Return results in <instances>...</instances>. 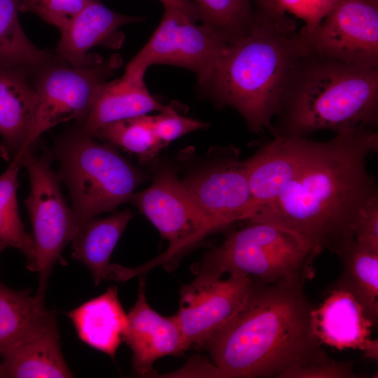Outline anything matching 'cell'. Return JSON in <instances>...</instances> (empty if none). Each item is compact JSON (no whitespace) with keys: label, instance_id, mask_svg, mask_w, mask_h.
Instances as JSON below:
<instances>
[{"label":"cell","instance_id":"cell-32","mask_svg":"<svg viewBox=\"0 0 378 378\" xmlns=\"http://www.w3.org/2000/svg\"><path fill=\"white\" fill-rule=\"evenodd\" d=\"M359 377L350 362L336 361L329 357L308 365L292 369L281 378H355Z\"/></svg>","mask_w":378,"mask_h":378},{"label":"cell","instance_id":"cell-14","mask_svg":"<svg viewBox=\"0 0 378 378\" xmlns=\"http://www.w3.org/2000/svg\"><path fill=\"white\" fill-rule=\"evenodd\" d=\"M141 20L115 13L99 0H90L60 32L61 38L54 52L60 62L73 66L97 64L103 58L90 53L89 50L97 46L120 48L125 35L119 28Z\"/></svg>","mask_w":378,"mask_h":378},{"label":"cell","instance_id":"cell-19","mask_svg":"<svg viewBox=\"0 0 378 378\" xmlns=\"http://www.w3.org/2000/svg\"><path fill=\"white\" fill-rule=\"evenodd\" d=\"M173 110V107L163 105L150 94L144 79L125 73L121 78L101 85L88 114L77 125L92 136L98 128L111 122L154 111Z\"/></svg>","mask_w":378,"mask_h":378},{"label":"cell","instance_id":"cell-10","mask_svg":"<svg viewBox=\"0 0 378 378\" xmlns=\"http://www.w3.org/2000/svg\"><path fill=\"white\" fill-rule=\"evenodd\" d=\"M226 43L207 25H196L181 10L164 6L159 26L127 64L125 73L144 78L153 64L178 66L195 72L200 85L207 88L217 57Z\"/></svg>","mask_w":378,"mask_h":378},{"label":"cell","instance_id":"cell-11","mask_svg":"<svg viewBox=\"0 0 378 378\" xmlns=\"http://www.w3.org/2000/svg\"><path fill=\"white\" fill-rule=\"evenodd\" d=\"M250 278L238 274L226 279L196 273L180 289V305L174 315L187 349L204 347L209 337L241 307L253 287Z\"/></svg>","mask_w":378,"mask_h":378},{"label":"cell","instance_id":"cell-15","mask_svg":"<svg viewBox=\"0 0 378 378\" xmlns=\"http://www.w3.org/2000/svg\"><path fill=\"white\" fill-rule=\"evenodd\" d=\"M315 142L305 136H275L244 160L251 196L246 220L274 200L295 178L310 156Z\"/></svg>","mask_w":378,"mask_h":378},{"label":"cell","instance_id":"cell-21","mask_svg":"<svg viewBox=\"0 0 378 378\" xmlns=\"http://www.w3.org/2000/svg\"><path fill=\"white\" fill-rule=\"evenodd\" d=\"M43 298L0 281V355L57 326L55 313L45 307Z\"/></svg>","mask_w":378,"mask_h":378},{"label":"cell","instance_id":"cell-26","mask_svg":"<svg viewBox=\"0 0 378 378\" xmlns=\"http://www.w3.org/2000/svg\"><path fill=\"white\" fill-rule=\"evenodd\" d=\"M21 167V158L16 157L0 175V241L20 251L27 258L29 269L35 258L33 237L24 230L17 200L18 176Z\"/></svg>","mask_w":378,"mask_h":378},{"label":"cell","instance_id":"cell-36","mask_svg":"<svg viewBox=\"0 0 378 378\" xmlns=\"http://www.w3.org/2000/svg\"><path fill=\"white\" fill-rule=\"evenodd\" d=\"M8 248L6 244L0 241V253L4 251L5 248Z\"/></svg>","mask_w":378,"mask_h":378},{"label":"cell","instance_id":"cell-24","mask_svg":"<svg viewBox=\"0 0 378 378\" xmlns=\"http://www.w3.org/2000/svg\"><path fill=\"white\" fill-rule=\"evenodd\" d=\"M338 256L343 271L335 285L354 296L375 326L378 319V251L354 240Z\"/></svg>","mask_w":378,"mask_h":378},{"label":"cell","instance_id":"cell-6","mask_svg":"<svg viewBox=\"0 0 378 378\" xmlns=\"http://www.w3.org/2000/svg\"><path fill=\"white\" fill-rule=\"evenodd\" d=\"M250 223L208 252L194 273L238 274L261 284L314 276L317 255L300 235L270 223Z\"/></svg>","mask_w":378,"mask_h":378},{"label":"cell","instance_id":"cell-29","mask_svg":"<svg viewBox=\"0 0 378 378\" xmlns=\"http://www.w3.org/2000/svg\"><path fill=\"white\" fill-rule=\"evenodd\" d=\"M337 0H251L255 7L288 15L303 22L300 29L309 41L327 13Z\"/></svg>","mask_w":378,"mask_h":378},{"label":"cell","instance_id":"cell-27","mask_svg":"<svg viewBox=\"0 0 378 378\" xmlns=\"http://www.w3.org/2000/svg\"><path fill=\"white\" fill-rule=\"evenodd\" d=\"M92 136L136 154L144 162L152 160L163 148L153 132L150 115L146 114L107 123Z\"/></svg>","mask_w":378,"mask_h":378},{"label":"cell","instance_id":"cell-34","mask_svg":"<svg viewBox=\"0 0 378 378\" xmlns=\"http://www.w3.org/2000/svg\"><path fill=\"white\" fill-rule=\"evenodd\" d=\"M160 1L164 4V6L173 7L181 10L194 22L200 20V15L198 9L192 0Z\"/></svg>","mask_w":378,"mask_h":378},{"label":"cell","instance_id":"cell-33","mask_svg":"<svg viewBox=\"0 0 378 378\" xmlns=\"http://www.w3.org/2000/svg\"><path fill=\"white\" fill-rule=\"evenodd\" d=\"M353 232L356 241L378 251V196L368 201L358 212Z\"/></svg>","mask_w":378,"mask_h":378},{"label":"cell","instance_id":"cell-20","mask_svg":"<svg viewBox=\"0 0 378 378\" xmlns=\"http://www.w3.org/2000/svg\"><path fill=\"white\" fill-rule=\"evenodd\" d=\"M79 339L114 359L127 324V316L118 299V288L108 287L67 313Z\"/></svg>","mask_w":378,"mask_h":378},{"label":"cell","instance_id":"cell-17","mask_svg":"<svg viewBox=\"0 0 378 378\" xmlns=\"http://www.w3.org/2000/svg\"><path fill=\"white\" fill-rule=\"evenodd\" d=\"M127 316L123 342L132 351V368L138 374H151L156 360L187 349L174 315L163 316L148 304L144 276L140 277L136 301Z\"/></svg>","mask_w":378,"mask_h":378},{"label":"cell","instance_id":"cell-1","mask_svg":"<svg viewBox=\"0 0 378 378\" xmlns=\"http://www.w3.org/2000/svg\"><path fill=\"white\" fill-rule=\"evenodd\" d=\"M378 150V134L360 127L316 141L308 160L279 195L247 220L266 222L300 235L318 255L324 249L339 255L354 239L360 209L378 196L367 170L368 155Z\"/></svg>","mask_w":378,"mask_h":378},{"label":"cell","instance_id":"cell-31","mask_svg":"<svg viewBox=\"0 0 378 378\" xmlns=\"http://www.w3.org/2000/svg\"><path fill=\"white\" fill-rule=\"evenodd\" d=\"M150 122L153 132L163 148L188 133L209 126L207 123L181 116L175 110L150 115Z\"/></svg>","mask_w":378,"mask_h":378},{"label":"cell","instance_id":"cell-4","mask_svg":"<svg viewBox=\"0 0 378 378\" xmlns=\"http://www.w3.org/2000/svg\"><path fill=\"white\" fill-rule=\"evenodd\" d=\"M275 116L274 136L374 129L378 124V66L344 62L312 49L290 71Z\"/></svg>","mask_w":378,"mask_h":378},{"label":"cell","instance_id":"cell-18","mask_svg":"<svg viewBox=\"0 0 378 378\" xmlns=\"http://www.w3.org/2000/svg\"><path fill=\"white\" fill-rule=\"evenodd\" d=\"M28 69L0 64V155L10 162L24 146L38 103Z\"/></svg>","mask_w":378,"mask_h":378},{"label":"cell","instance_id":"cell-9","mask_svg":"<svg viewBox=\"0 0 378 378\" xmlns=\"http://www.w3.org/2000/svg\"><path fill=\"white\" fill-rule=\"evenodd\" d=\"M130 201L169 242V248L159 257L136 268H128L130 278L159 265H171L184 251L219 229L169 169L159 172L150 187L134 192Z\"/></svg>","mask_w":378,"mask_h":378},{"label":"cell","instance_id":"cell-25","mask_svg":"<svg viewBox=\"0 0 378 378\" xmlns=\"http://www.w3.org/2000/svg\"><path fill=\"white\" fill-rule=\"evenodd\" d=\"M20 0H0V64L31 68L57 59L41 49L24 32L18 18Z\"/></svg>","mask_w":378,"mask_h":378},{"label":"cell","instance_id":"cell-2","mask_svg":"<svg viewBox=\"0 0 378 378\" xmlns=\"http://www.w3.org/2000/svg\"><path fill=\"white\" fill-rule=\"evenodd\" d=\"M305 281H253L241 307L204 346L218 377L281 378L328 358L312 330L314 306L304 293Z\"/></svg>","mask_w":378,"mask_h":378},{"label":"cell","instance_id":"cell-23","mask_svg":"<svg viewBox=\"0 0 378 378\" xmlns=\"http://www.w3.org/2000/svg\"><path fill=\"white\" fill-rule=\"evenodd\" d=\"M133 217L130 210L83 224L71 241V258L91 271L95 286L109 279L110 259L116 244Z\"/></svg>","mask_w":378,"mask_h":378},{"label":"cell","instance_id":"cell-35","mask_svg":"<svg viewBox=\"0 0 378 378\" xmlns=\"http://www.w3.org/2000/svg\"><path fill=\"white\" fill-rule=\"evenodd\" d=\"M0 377H5V373L1 360H0Z\"/></svg>","mask_w":378,"mask_h":378},{"label":"cell","instance_id":"cell-12","mask_svg":"<svg viewBox=\"0 0 378 378\" xmlns=\"http://www.w3.org/2000/svg\"><path fill=\"white\" fill-rule=\"evenodd\" d=\"M207 162L188 173L182 183L204 213L220 228L246 220L251 196L244 160L234 147L211 152Z\"/></svg>","mask_w":378,"mask_h":378},{"label":"cell","instance_id":"cell-28","mask_svg":"<svg viewBox=\"0 0 378 378\" xmlns=\"http://www.w3.org/2000/svg\"><path fill=\"white\" fill-rule=\"evenodd\" d=\"M203 24L227 42L237 39L249 29L253 15L251 0H192Z\"/></svg>","mask_w":378,"mask_h":378},{"label":"cell","instance_id":"cell-30","mask_svg":"<svg viewBox=\"0 0 378 378\" xmlns=\"http://www.w3.org/2000/svg\"><path fill=\"white\" fill-rule=\"evenodd\" d=\"M90 0H20V12L32 13L60 32Z\"/></svg>","mask_w":378,"mask_h":378},{"label":"cell","instance_id":"cell-7","mask_svg":"<svg viewBox=\"0 0 378 378\" xmlns=\"http://www.w3.org/2000/svg\"><path fill=\"white\" fill-rule=\"evenodd\" d=\"M122 64L120 55L113 54L90 66L76 67L57 58L29 68V79L38 94V103L31 129L19 155L31 150L40 136L55 125L72 120L83 122L101 85Z\"/></svg>","mask_w":378,"mask_h":378},{"label":"cell","instance_id":"cell-16","mask_svg":"<svg viewBox=\"0 0 378 378\" xmlns=\"http://www.w3.org/2000/svg\"><path fill=\"white\" fill-rule=\"evenodd\" d=\"M312 332L319 342L339 350L358 349L365 358L378 359V341L372 338V321L346 289L333 285L311 312Z\"/></svg>","mask_w":378,"mask_h":378},{"label":"cell","instance_id":"cell-13","mask_svg":"<svg viewBox=\"0 0 378 378\" xmlns=\"http://www.w3.org/2000/svg\"><path fill=\"white\" fill-rule=\"evenodd\" d=\"M310 43L320 55L378 66V0H337Z\"/></svg>","mask_w":378,"mask_h":378},{"label":"cell","instance_id":"cell-3","mask_svg":"<svg viewBox=\"0 0 378 378\" xmlns=\"http://www.w3.org/2000/svg\"><path fill=\"white\" fill-rule=\"evenodd\" d=\"M312 49L293 18L253 6L248 30L225 44L207 88L218 104L237 111L252 132H262L272 129L290 71Z\"/></svg>","mask_w":378,"mask_h":378},{"label":"cell","instance_id":"cell-22","mask_svg":"<svg viewBox=\"0 0 378 378\" xmlns=\"http://www.w3.org/2000/svg\"><path fill=\"white\" fill-rule=\"evenodd\" d=\"M5 377H72L63 357L57 326L0 355Z\"/></svg>","mask_w":378,"mask_h":378},{"label":"cell","instance_id":"cell-5","mask_svg":"<svg viewBox=\"0 0 378 378\" xmlns=\"http://www.w3.org/2000/svg\"><path fill=\"white\" fill-rule=\"evenodd\" d=\"M93 138L77 125L59 136L51 151L59 165L57 176L69 189L79 227L130 201L144 178L113 147Z\"/></svg>","mask_w":378,"mask_h":378},{"label":"cell","instance_id":"cell-8","mask_svg":"<svg viewBox=\"0 0 378 378\" xmlns=\"http://www.w3.org/2000/svg\"><path fill=\"white\" fill-rule=\"evenodd\" d=\"M20 157L30 181L29 196L24 204L33 227L34 261L29 269L38 274L37 295L44 298L49 276L55 264H65L62 253L78 231L75 215L61 192L59 178L52 170L50 160L38 158L31 150Z\"/></svg>","mask_w":378,"mask_h":378}]
</instances>
